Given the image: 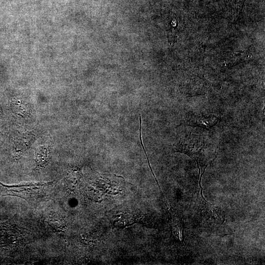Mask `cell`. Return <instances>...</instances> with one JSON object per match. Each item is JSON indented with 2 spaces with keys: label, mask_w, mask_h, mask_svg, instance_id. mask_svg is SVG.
I'll return each instance as SVG.
<instances>
[{
  "label": "cell",
  "mask_w": 265,
  "mask_h": 265,
  "mask_svg": "<svg viewBox=\"0 0 265 265\" xmlns=\"http://www.w3.org/2000/svg\"><path fill=\"white\" fill-rule=\"evenodd\" d=\"M81 177V172L79 167L75 166L69 168L65 177V183L67 186L70 189H74L79 183Z\"/></svg>",
  "instance_id": "obj_5"
},
{
  "label": "cell",
  "mask_w": 265,
  "mask_h": 265,
  "mask_svg": "<svg viewBox=\"0 0 265 265\" xmlns=\"http://www.w3.org/2000/svg\"><path fill=\"white\" fill-rule=\"evenodd\" d=\"M9 107L15 115L21 118L28 116L30 112L29 105L18 98H14L10 100Z\"/></svg>",
  "instance_id": "obj_3"
},
{
  "label": "cell",
  "mask_w": 265,
  "mask_h": 265,
  "mask_svg": "<svg viewBox=\"0 0 265 265\" xmlns=\"http://www.w3.org/2000/svg\"><path fill=\"white\" fill-rule=\"evenodd\" d=\"M35 139V134L33 132H25L17 139L15 144L16 157L19 158L27 151L31 146Z\"/></svg>",
  "instance_id": "obj_2"
},
{
  "label": "cell",
  "mask_w": 265,
  "mask_h": 265,
  "mask_svg": "<svg viewBox=\"0 0 265 265\" xmlns=\"http://www.w3.org/2000/svg\"><path fill=\"white\" fill-rule=\"evenodd\" d=\"M54 183H24L12 186L0 184L4 189L6 195L19 197L31 202L46 196Z\"/></svg>",
  "instance_id": "obj_1"
},
{
  "label": "cell",
  "mask_w": 265,
  "mask_h": 265,
  "mask_svg": "<svg viewBox=\"0 0 265 265\" xmlns=\"http://www.w3.org/2000/svg\"><path fill=\"white\" fill-rule=\"evenodd\" d=\"M51 154V148L48 145H42L37 147L35 152L36 169H41L48 164Z\"/></svg>",
  "instance_id": "obj_4"
}]
</instances>
